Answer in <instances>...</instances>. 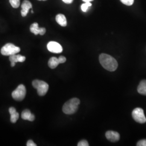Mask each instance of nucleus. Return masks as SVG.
I'll use <instances>...</instances> for the list:
<instances>
[{
    "label": "nucleus",
    "instance_id": "1",
    "mask_svg": "<svg viewBox=\"0 0 146 146\" xmlns=\"http://www.w3.org/2000/svg\"><path fill=\"white\" fill-rule=\"evenodd\" d=\"M100 62L102 66L110 72H114L118 67V63L114 58L106 54H101L99 56Z\"/></svg>",
    "mask_w": 146,
    "mask_h": 146
},
{
    "label": "nucleus",
    "instance_id": "2",
    "mask_svg": "<svg viewBox=\"0 0 146 146\" xmlns=\"http://www.w3.org/2000/svg\"><path fill=\"white\" fill-rule=\"evenodd\" d=\"M80 104V100L77 98H73L68 100L63 106L62 110L66 114H74L78 110V106Z\"/></svg>",
    "mask_w": 146,
    "mask_h": 146
},
{
    "label": "nucleus",
    "instance_id": "3",
    "mask_svg": "<svg viewBox=\"0 0 146 146\" xmlns=\"http://www.w3.org/2000/svg\"><path fill=\"white\" fill-rule=\"evenodd\" d=\"M32 84L34 88L36 89L37 94L40 96L45 95L49 89V85L48 84L41 80H35L33 81Z\"/></svg>",
    "mask_w": 146,
    "mask_h": 146
},
{
    "label": "nucleus",
    "instance_id": "4",
    "mask_svg": "<svg viewBox=\"0 0 146 146\" xmlns=\"http://www.w3.org/2000/svg\"><path fill=\"white\" fill-rule=\"evenodd\" d=\"M20 52V48L16 47L13 43H7L1 48V52L3 55L11 56L12 55L16 54Z\"/></svg>",
    "mask_w": 146,
    "mask_h": 146
},
{
    "label": "nucleus",
    "instance_id": "5",
    "mask_svg": "<svg viewBox=\"0 0 146 146\" xmlns=\"http://www.w3.org/2000/svg\"><path fill=\"white\" fill-rule=\"evenodd\" d=\"M26 95V88L23 84H20L14 91L12 92V97L16 101H21L25 99Z\"/></svg>",
    "mask_w": 146,
    "mask_h": 146
},
{
    "label": "nucleus",
    "instance_id": "6",
    "mask_svg": "<svg viewBox=\"0 0 146 146\" xmlns=\"http://www.w3.org/2000/svg\"><path fill=\"white\" fill-rule=\"evenodd\" d=\"M132 117L136 122L140 123H144L146 122V118L143 110L140 108H136L132 112Z\"/></svg>",
    "mask_w": 146,
    "mask_h": 146
},
{
    "label": "nucleus",
    "instance_id": "7",
    "mask_svg": "<svg viewBox=\"0 0 146 146\" xmlns=\"http://www.w3.org/2000/svg\"><path fill=\"white\" fill-rule=\"evenodd\" d=\"M48 50L53 53H61L62 52L63 48L62 46L58 43L55 41H50L47 44Z\"/></svg>",
    "mask_w": 146,
    "mask_h": 146
},
{
    "label": "nucleus",
    "instance_id": "8",
    "mask_svg": "<svg viewBox=\"0 0 146 146\" xmlns=\"http://www.w3.org/2000/svg\"><path fill=\"white\" fill-rule=\"evenodd\" d=\"M30 31L32 33L34 34L35 35H38L40 34L41 35H43L46 32V29L44 28H40L38 27V23L35 22L34 23L31 25L30 27Z\"/></svg>",
    "mask_w": 146,
    "mask_h": 146
},
{
    "label": "nucleus",
    "instance_id": "9",
    "mask_svg": "<svg viewBox=\"0 0 146 146\" xmlns=\"http://www.w3.org/2000/svg\"><path fill=\"white\" fill-rule=\"evenodd\" d=\"M106 137L108 140L112 142H115L120 140V136L119 133L115 131H107L106 133Z\"/></svg>",
    "mask_w": 146,
    "mask_h": 146
},
{
    "label": "nucleus",
    "instance_id": "10",
    "mask_svg": "<svg viewBox=\"0 0 146 146\" xmlns=\"http://www.w3.org/2000/svg\"><path fill=\"white\" fill-rule=\"evenodd\" d=\"M21 15L25 17L27 15L30 9L32 8V4L31 2L28 0H25L21 5Z\"/></svg>",
    "mask_w": 146,
    "mask_h": 146
},
{
    "label": "nucleus",
    "instance_id": "11",
    "mask_svg": "<svg viewBox=\"0 0 146 146\" xmlns=\"http://www.w3.org/2000/svg\"><path fill=\"white\" fill-rule=\"evenodd\" d=\"M21 117L23 120H28L30 121H33L35 120V116L31 114V111L28 110H24L22 111Z\"/></svg>",
    "mask_w": 146,
    "mask_h": 146
},
{
    "label": "nucleus",
    "instance_id": "12",
    "mask_svg": "<svg viewBox=\"0 0 146 146\" xmlns=\"http://www.w3.org/2000/svg\"><path fill=\"white\" fill-rule=\"evenodd\" d=\"M56 21L58 24H59L61 26L66 27L67 25V22L66 16L62 14H59L55 17Z\"/></svg>",
    "mask_w": 146,
    "mask_h": 146
},
{
    "label": "nucleus",
    "instance_id": "13",
    "mask_svg": "<svg viewBox=\"0 0 146 146\" xmlns=\"http://www.w3.org/2000/svg\"><path fill=\"white\" fill-rule=\"evenodd\" d=\"M9 111L11 114V121L12 123H15L17 120L19 119V114L16 110L14 107H11L9 109Z\"/></svg>",
    "mask_w": 146,
    "mask_h": 146
},
{
    "label": "nucleus",
    "instance_id": "14",
    "mask_svg": "<svg viewBox=\"0 0 146 146\" xmlns=\"http://www.w3.org/2000/svg\"><path fill=\"white\" fill-rule=\"evenodd\" d=\"M9 60L11 62H23L26 60V57L22 56L21 55L14 54L9 56Z\"/></svg>",
    "mask_w": 146,
    "mask_h": 146
},
{
    "label": "nucleus",
    "instance_id": "15",
    "mask_svg": "<svg viewBox=\"0 0 146 146\" xmlns=\"http://www.w3.org/2000/svg\"><path fill=\"white\" fill-rule=\"evenodd\" d=\"M137 92L139 94L146 95V80H142L137 87Z\"/></svg>",
    "mask_w": 146,
    "mask_h": 146
},
{
    "label": "nucleus",
    "instance_id": "16",
    "mask_svg": "<svg viewBox=\"0 0 146 146\" xmlns=\"http://www.w3.org/2000/svg\"><path fill=\"white\" fill-rule=\"evenodd\" d=\"M48 64V66L51 69H55L58 67V65L60 64V62L58 58L52 57L49 59Z\"/></svg>",
    "mask_w": 146,
    "mask_h": 146
},
{
    "label": "nucleus",
    "instance_id": "17",
    "mask_svg": "<svg viewBox=\"0 0 146 146\" xmlns=\"http://www.w3.org/2000/svg\"><path fill=\"white\" fill-rule=\"evenodd\" d=\"M92 3L90 2H85V3L82 4L81 6V10L82 11L84 12H87L88 10V8L92 6Z\"/></svg>",
    "mask_w": 146,
    "mask_h": 146
},
{
    "label": "nucleus",
    "instance_id": "18",
    "mask_svg": "<svg viewBox=\"0 0 146 146\" xmlns=\"http://www.w3.org/2000/svg\"><path fill=\"white\" fill-rule=\"evenodd\" d=\"M9 2L14 8H17L20 5V0H9Z\"/></svg>",
    "mask_w": 146,
    "mask_h": 146
},
{
    "label": "nucleus",
    "instance_id": "19",
    "mask_svg": "<svg viewBox=\"0 0 146 146\" xmlns=\"http://www.w3.org/2000/svg\"><path fill=\"white\" fill-rule=\"evenodd\" d=\"M120 1L125 5L130 6V5H133V4L134 3V0H120Z\"/></svg>",
    "mask_w": 146,
    "mask_h": 146
},
{
    "label": "nucleus",
    "instance_id": "20",
    "mask_svg": "<svg viewBox=\"0 0 146 146\" xmlns=\"http://www.w3.org/2000/svg\"><path fill=\"white\" fill-rule=\"evenodd\" d=\"M78 146H88L89 144L88 142L87 141L85 140H83L81 141H80L78 144Z\"/></svg>",
    "mask_w": 146,
    "mask_h": 146
},
{
    "label": "nucleus",
    "instance_id": "21",
    "mask_svg": "<svg viewBox=\"0 0 146 146\" xmlns=\"http://www.w3.org/2000/svg\"><path fill=\"white\" fill-rule=\"evenodd\" d=\"M136 146H146V139L141 140L137 143Z\"/></svg>",
    "mask_w": 146,
    "mask_h": 146
},
{
    "label": "nucleus",
    "instance_id": "22",
    "mask_svg": "<svg viewBox=\"0 0 146 146\" xmlns=\"http://www.w3.org/2000/svg\"><path fill=\"white\" fill-rule=\"evenodd\" d=\"M60 63H63L66 61V58L63 56H61L58 58Z\"/></svg>",
    "mask_w": 146,
    "mask_h": 146
},
{
    "label": "nucleus",
    "instance_id": "23",
    "mask_svg": "<svg viewBox=\"0 0 146 146\" xmlns=\"http://www.w3.org/2000/svg\"><path fill=\"white\" fill-rule=\"evenodd\" d=\"M27 146H36L37 145L33 142V141L30 140L27 142Z\"/></svg>",
    "mask_w": 146,
    "mask_h": 146
},
{
    "label": "nucleus",
    "instance_id": "24",
    "mask_svg": "<svg viewBox=\"0 0 146 146\" xmlns=\"http://www.w3.org/2000/svg\"><path fill=\"white\" fill-rule=\"evenodd\" d=\"M63 2L67 4H70L73 2V0H62Z\"/></svg>",
    "mask_w": 146,
    "mask_h": 146
},
{
    "label": "nucleus",
    "instance_id": "25",
    "mask_svg": "<svg viewBox=\"0 0 146 146\" xmlns=\"http://www.w3.org/2000/svg\"><path fill=\"white\" fill-rule=\"evenodd\" d=\"M84 2H90L94 0H82Z\"/></svg>",
    "mask_w": 146,
    "mask_h": 146
},
{
    "label": "nucleus",
    "instance_id": "26",
    "mask_svg": "<svg viewBox=\"0 0 146 146\" xmlns=\"http://www.w3.org/2000/svg\"><path fill=\"white\" fill-rule=\"evenodd\" d=\"M16 63L13 62H11V66L13 67H14Z\"/></svg>",
    "mask_w": 146,
    "mask_h": 146
},
{
    "label": "nucleus",
    "instance_id": "27",
    "mask_svg": "<svg viewBox=\"0 0 146 146\" xmlns=\"http://www.w3.org/2000/svg\"><path fill=\"white\" fill-rule=\"evenodd\" d=\"M31 13H34V11H31Z\"/></svg>",
    "mask_w": 146,
    "mask_h": 146
},
{
    "label": "nucleus",
    "instance_id": "28",
    "mask_svg": "<svg viewBox=\"0 0 146 146\" xmlns=\"http://www.w3.org/2000/svg\"><path fill=\"white\" fill-rule=\"evenodd\" d=\"M38 1H47V0H38Z\"/></svg>",
    "mask_w": 146,
    "mask_h": 146
}]
</instances>
